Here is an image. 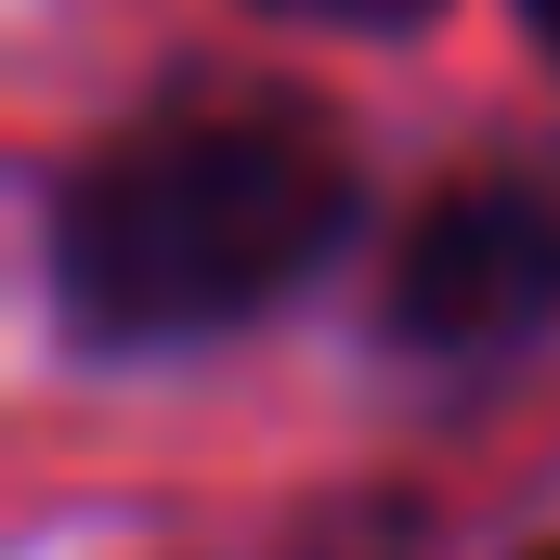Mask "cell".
Masks as SVG:
<instances>
[{"label": "cell", "instance_id": "6da1fadb", "mask_svg": "<svg viewBox=\"0 0 560 560\" xmlns=\"http://www.w3.org/2000/svg\"><path fill=\"white\" fill-rule=\"evenodd\" d=\"M339 143L287 105H209L105 143L66 183L52 275L92 339H196L248 300H275L339 235Z\"/></svg>", "mask_w": 560, "mask_h": 560}, {"label": "cell", "instance_id": "7a4b0ae2", "mask_svg": "<svg viewBox=\"0 0 560 560\" xmlns=\"http://www.w3.org/2000/svg\"><path fill=\"white\" fill-rule=\"evenodd\" d=\"M560 313V196L535 183H456L392 248V326L418 352H509Z\"/></svg>", "mask_w": 560, "mask_h": 560}, {"label": "cell", "instance_id": "3957f363", "mask_svg": "<svg viewBox=\"0 0 560 560\" xmlns=\"http://www.w3.org/2000/svg\"><path fill=\"white\" fill-rule=\"evenodd\" d=\"M261 13H300V26H418L430 0H261Z\"/></svg>", "mask_w": 560, "mask_h": 560}, {"label": "cell", "instance_id": "277c9868", "mask_svg": "<svg viewBox=\"0 0 560 560\" xmlns=\"http://www.w3.org/2000/svg\"><path fill=\"white\" fill-rule=\"evenodd\" d=\"M522 13H535V26H548V39H560V0H522Z\"/></svg>", "mask_w": 560, "mask_h": 560}, {"label": "cell", "instance_id": "5b68a950", "mask_svg": "<svg viewBox=\"0 0 560 560\" xmlns=\"http://www.w3.org/2000/svg\"><path fill=\"white\" fill-rule=\"evenodd\" d=\"M548 560H560V548H548Z\"/></svg>", "mask_w": 560, "mask_h": 560}]
</instances>
